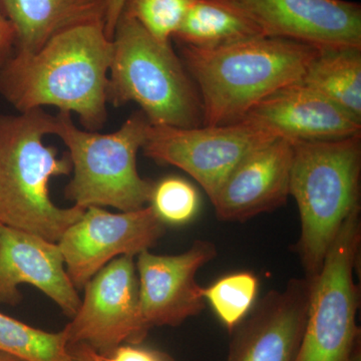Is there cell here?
Instances as JSON below:
<instances>
[{
    "label": "cell",
    "instance_id": "1",
    "mask_svg": "<svg viewBox=\"0 0 361 361\" xmlns=\"http://www.w3.org/2000/svg\"><path fill=\"white\" fill-rule=\"evenodd\" d=\"M113 40L104 23L75 26L35 52L14 51L0 68V94L18 113L51 106L77 114L85 130L108 121Z\"/></svg>",
    "mask_w": 361,
    "mask_h": 361
},
{
    "label": "cell",
    "instance_id": "2",
    "mask_svg": "<svg viewBox=\"0 0 361 361\" xmlns=\"http://www.w3.org/2000/svg\"><path fill=\"white\" fill-rule=\"evenodd\" d=\"M180 45V58L200 94L203 126L243 120L273 92L299 82L319 49L266 35L217 49Z\"/></svg>",
    "mask_w": 361,
    "mask_h": 361
},
{
    "label": "cell",
    "instance_id": "3",
    "mask_svg": "<svg viewBox=\"0 0 361 361\" xmlns=\"http://www.w3.org/2000/svg\"><path fill=\"white\" fill-rule=\"evenodd\" d=\"M54 127L56 116L42 109L0 115V223L58 243L85 208H61L49 196L52 178L73 171L68 153L59 158L44 146Z\"/></svg>",
    "mask_w": 361,
    "mask_h": 361
},
{
    "label": "cell",
    "instance_id": "4",
    "mask_svg": "<svg viewBox=\"0 0 361 361\" xmlns=\"http://www.w3.org/2000/svg\"><path fill=\"white\" fill-rule=\"evenodd\" d=\"M290 195L300 216L296 251L312 279L345 221L360 210L361 133L326 141H292Z\"/></svg>",
    "mask_w": 361,
    "mask_h": 361
},
{
    "label": "cell",
    "instance_id": "5",
    "mask_svg": "<svg viewBox=\"0 0 361 361\" xmlns=\"http://www.w3.org/2000/svg\"><path fill=\"white\" fill-rule=\"evenodd\" d=\"M113 44L108 104H139L151 125L203 126L200 94L171 42L155 39L137 20L122 13Z\"/></svg>",
    "mask_w": 361,
    "mask_h": 361
},
{
    "label": "cell",
    "instance_id": "6",
    "mask_svg": "<svg viewBox=\"0 0 361 361\" xmlns=\"http://www.w3.org/2000/svg\"><path fill=\"white\" fill-rule=\"evenodd\" d=\"M54 135L68 149L73 177L65 196L75 205L113 207L122 212L149 204L154 183L140 176L137 155L146 141L149 123L135 111L111 134L78 129L68 111L56 116Z\"/></svg>",
    "mask_w": 361,
    "mask_h": 361
},
{
    "label": "cell",
    "instance_id": "7",
    "mask_svg": "<svg viewBox=\"0 0 361 361\" xmlns=\"http://www.w3.org/2000/svg\"><path fill=\"white\" fill-rule=\"evenodd\" d=\"M361 242L360 210L342 226L310 285L307 316L293 361H357L360 287L355 281Z\"/></svg>",
    "mask_w": 361,
    "mask_h": 361
},
{
    "label": "cell",
    "instance_id": "8",
    "mask_svg": "<svg viewBox=\"0 0 361 361\" xmlns=\"http://www.w3.org/2000/svg\"><path fill=\"white\" fill-rule=\"evenodd\" d=\"M276 137L246 120L197 128L149 123L142 149L152 160L175 166L194 178L211 201L249 154Z\"/></svg>",
    "mask_w": 361,
    "mask_h": 361
},
{
    "label": "cell",
    "instance_id": "9",
    "mask_svg": "<svg viewBox=\"0 0 361 361\" xmlns=\"http://www.w3.org/2000/svg\"><path fill=\"white\" fill-rule=\"evenodd\" d=\"M166 225L151 206L122 213L87 207L58 242L66 273L77 290L121 256L139 255L165 234Z\"/></svg>",
    "mask_w": 361,
    "mask_h": 361
},
{
    "label": "cell",
    "instance_id": "10",
    "mask_svg": "<svg viewBox=\"0 0 361 361\" xmlns=\"http://www.w3.org/2000/svg\"><path fill=\"white\" fill-rule=\"evenodd\" d=\"M80 307L66 325L68 344H85L106 353L147 336L140 313L139 281L134 257L121 256L85 285Z\"/></svg>",
    "mask_w": 361,
    "mask_h": 361
},
{
    "label": "cell",
    "instance_id": "11",
    "mask_svg": "<svg viewBox=\"0 0 361 361\" xmlns=\"http://www.w3.org/2000/svg\"><path fill=\"white\" fill-rule=\"evenodd\" d=\"M217 255L212 242L196 240L184 253L157 255L149 250L137 255L140 313L142 329L178 326L205 307L198 271Z\"/></svg>",
    "mask_w": 361,
    "mask_h": 361
},
{
    "label": "cell",
    "instance_id": "12",
    "mask_svg": "<svg viewBox=\"0 0 361 361\" xmlns=\"http://www.w3.org/2000/svg\"><path fill=\"white\" fill-rule=\"evenodd\" d=\"M266 37L325 47H361V6L348 0H221Z\"/></svg>",
    "mask_w": 361,
    "mask_h": 361
},
{
    "label": "cell",
    "instance_id": "13",
    "mask_svg": "<svg viewBox=\"0 0 361 361\" xmlns=\"http://www.w3.org/2000/svg\"><path fill=\"white\" fill-rule=\"evenodd\" d=\"M21 284L39 289L68 317L80 307L82 299L66 273L59 244L0 223V304L18 306Z\"/></svg>",
    "mask_w": 361,
    "mask_h": 361
},
{
    "label": "cell",
    "instance_id": "14",
    "mask_svg": "<svg viewBox=\"0 0 361 361\" xmlns=\"http://www.w3.org/2000/svg\"><path fill=\"white\" fill-rule=\"evenodd\" d=\"M310 290L304 278L268 292L237 327L226 361H293L305 326Z\"/></svg>",
    "mask_w": 361,
    "mask_h": 361
},
{
    "label": "cell",
    "instance_id": "15",
    "mask_svg": "<svg viewBox=\"0 0 361 361\" xmlns=\"http://www.w3.org/2000/svg\"><path fill=\"white\" fill-rule=\"evenodd\" d=\"M293 144L276 137L259 147L228 176L211 200L219 220L245 222L286 203Z\"/></svg>",
    "mask_w": 361,
    "mask_h": 361
},
{
    "label": "cell",
    "instance_id": "16",
    "mask_svg": "<svg viewBox=\"0 0 361 361\" xmlns=\"http://www.w3.org/2000/svg\"><path fill=\"white\" fill-rule=\"evenodd\" d=\"M243 120L290 141H326L361 133L360 118L299 82L273 92Z\"/></svg>",
    "mask_w": 361,
    "mask_h": 361
},
{
    "label": "cell",
    "instance_id": "17",
    "mask_svg": "<svg viewBox=\"0 0 361 361\" xmlns=\"http://www.w3.org/2000/svg\"><path fill=\"white\" fill-rule=\"evenodd\" d=\"M108 4L109 0H0V11L16 30V51L32 54L66 30L104 23Z\"/></svg>",
    "mask_w": 361,
    "mask_h": 361
},
{
    "label": "cell",
    "instance_id": "18",
    "mask_svg": "<svg viewBox=\"0 0 361 361\" xmlns=\"http://www.w3.org/2000/svg\"><path fill=\"white\" fill-rule=\"evenodd\" d=\"M361 120V47H325L299 80Z\"/></svg>",
    "mask_w": 361,
    "mask_h": 361
},
{
    "label": "cell",
    "instance_id": "19",
    "mask_svg": "<svg viewBox=\"0 0 361 361\" xmlns=\"http://www.w3.org/2000/svg\"><path fill=\"white\" fill-rule=\"evenodd\" d=\"M262 35L257 26L221 0H195L173 39L210 49Z\"/></svg>",
    "mask_w": 361,
    "mask_h": 361
},
{
    "label": "cell",
    "instance_id": "20",
    "mask_svg": "<svg viewBox=\"0 0 361 361\" xmlns=\"http://www.w3.org/2000/svg\"><path fill=\"white\" fill-rule=\"evenodd\" d=\"M0 351L25 361H70L65 331H44L0 312Z\"/></svg>",
    "mask_w": 361,
    "mask_h": 361
},
{
    "label": "cell",
    "instance_id": "21",
    "mask_svg": "<svg viewBox=\"0 0 361 361\" xmlns=\"http://www.w3.org/2000/svg\"><path fill=\"white\" fill-rule=\"evenodd\" d=\"M258 290V278L243 271L216 280L203 288V297L226 329L233 331L253 310Z\"/></svg>",
    "mask_w": 361,
    "mask_h": 361
},
{
    "label": "cell",
    "instance_id": "22",
    "mask_svg": "<svg viewBox=\"0 0 361 361\" xmlns=\"http://www.w3.org/2000/svg\"><path fill=\"white\" fill-rule=\"evenodd\" d=\"M149 204L164 224L182 226L197 217L201 198L191 183L172 176L154 183Z\"/></svg>",
    "mask_w": 361,
    "mask_h": 361
},
{
    "label": "cell",
    "instance_id": "23",
    "mask_svg": "<svg viewBox=\"0 0 361 361\" xmlns=\"http://www.w3.org/2000/svg\"><path fill=\"white\" fill-rule=\"evenodd\" d=\"M195 0H126L123 14L155 39L171 42Z\"/></svg>",
    "mask_w": 361,
    "mask_h": 361
},
{
    "label": "cell",
    "instance_id": "24",
    "mask_svg": "<svg viewBox=\"0 0 361 361\" xmlns=\"http://www.w3.org/2000/svg\"><path fill=\"white\" fill-rule=\"evenodd\" d=\"M89 361H175L167 353L141 343H125L109 353H102L80 344Z\"/></svg>",
    "mask_w": 361,
    "mask_h": 361
},
{
    "label": "cell",
    "instance_id": "25",
    "mask_svg": "<svg viewBox=\"0 0 361 361\" xmlns=\"http://www.w3.org/2000/svg\"><path fill=\"white\" fill-rule=\"evenodd\" d=\"M16 49V30L0 11V68L13 56Z\"/></svg>",
    "mask_w": 361,
    "mask_h": 361
},
{
    "label": "cell",
    "instance_id": "26",
    "mask_svg": "<svg viewBox=\"0 0 361 361\" xmlns=\"http://www.w3.org/2000/svg\"><path fill=\"white\" fill-rule=\"evenodd\" d=\"M126 0H109L106 7V16H104V32L106 37L113 40L116 23L123 11Z\"/></svg>",
    "mask_w": 361,
    "mask_h": 361
},
{
    "label": "cell",
    "instance_id": "27",
    "mask_svg": "<svg viewBox=\"0 0 361 361\" xmlns=\"http://www.w3.org/2000/svg\"><path fill=\"white\" fill-rule=\"evenodd\" d=\"M0 361H25L20 360V358L16 357V356L9 355V353H4L0 351Z\"/></svg>",
    "mask_w": 361,
    "mask_h": 361
}]
</instances>
